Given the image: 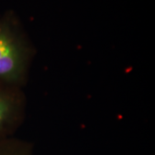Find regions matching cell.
Segmentation results:
<instances>
[{"mask_svg": "<svg viewBox=\"0 0 155 155\" xmlns=\"http://www.w3.org/2000/svg\"><path fill=\"white\" fill-rule=\"evenodd\" d=\"M27 49L7 19H0V85L15 86L22 80Z\"/></svg>", "mask_w": 155, "mask_h": 155, "instance_id": "6da1fadb", "label": "cell"}, {"mask_svg": "<svg viewBox=\"0 0 155 155\" xmlns=\"http://www.w3.org/2000/svg\"><path fill=\"white\" fill-rule=\"evenodd\" d=\"M19 101L15 93L0 85V139L7 138L18 117Z\"/></svg>", "mask_w": 155, "mask_h": 155, "instance_id": "7a4b0ae2", "label": "cell"}, {"mask_svg": "<svg viewBox=\"0 0 155 155\" xmlns=\"http://www.w3.org/2000/svg\"><path fill=\"white\" fill-rule=\"evenodd\" d=\"M0 155H30V153L22 143L5 138L0 139Z\"/></svg>", "mask_w": 155, "mask_h": 155, "instance_id": "3957f363", "label": "cell"}]
</instances>
